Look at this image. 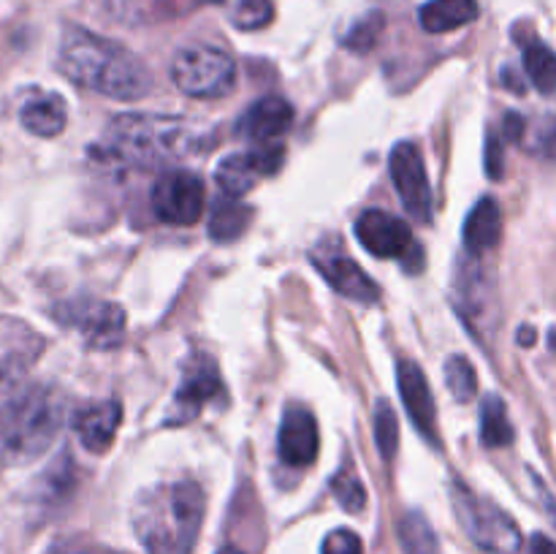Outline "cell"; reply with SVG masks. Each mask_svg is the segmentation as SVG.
I'll return each instance as SVG.
<instances>
[{"label":"cell","mask_w":556,"mask_h":554,"mask_svg":"<svg viewBox=\"0 0 556 554\" xmlns=\"http://www.w3.org/2000/svg\"><path fill=\"white\" fill-rule=\"evenodd\" d=\"M58 68L74 85L117 101H139L152 90V74L128 47L76 25L60 38Z\"/></svg>","instance_id":"6da1fadb"},{"label":"cell","mask_w":556,"mask_h":554,"mask_svg":"<svg viewBox=\"0 0 556 554\" xmlns=\"http://www.w3.org/2000/svg\"><path fill=\"white\" fill-rule=\"evenodd\" d=\"M206 498L195 481L144 489L130 508L134 532L147 554H190L199 541Z\"/></svg>","instance_id":"7a4b0ae2"},{"label":"cell","mask_w":556,"mask_h":554,"mask_svg":"<svg viewBox=\"0 0 556 554\" xmlns=\"http://www.w3.org/2000/svg\"><path fill=\"white\" fill-rule=\"evenodd\" d=\"M212 130L204 123L172 114H117L106 130V152L136 166L177 163L210 150Z\"/></svg>","instance_id":"3957f363"},{"label":"cell","mask_w":556,"mask_h":554,"mask_svg":"<svg viewBox=\"0 0 556 554\" xmlns=\"http://www.w3.org/2000/svg\"><path fill=\"white\" fill-rule=\"evenodd\" d=\"M65 400L54 386H25L0 405V462H36L60 435Z\"/></svg>","instance_id":"277c9868"},{"label":"cell","mask_w":556,"mask_h":554,"mask_svg":"<svg viewBox=\"0 0 556 554\" xmlns=\"http://www.w3.org/2000/svg\"><path fill=\"white\" fill-rule=\"evenodd\" d=\"M172 81L190 98H226L237 87V63L212 43H190L172 60Z\"/></svg>","instance_id":"5b68a950"},{"label":"cell","mask_w":556,"mask_h":554,"mask_svg":"<svg viewBox=\"0 0 556 554\" xmlns=\"http://www.w3.org/2000/svg\"><path fill=\"white\" fill-rule=\"evenodd\" d=\"M454 505L456 511H459V519L462 525H465L467 536H470L483 552L519 554L521 532L519 527H516V521L510 519L503 508L476 498V494L467 492L462 483L456 487Z\"/></svg>","instance_id":"8992f818"},{"label":"cell","mask_w":556,"mask_h":554,"mask_svg":"<svg viewBox=\"0 0 556 554\" xmlns=\"http://www.w3.org/2000/svg\"><path fill=\"white\" fill-rule=\"evenodd\" d=\"M58 320L68 329L79 331L81 340L98 351L117 348L125 340V310L114 302L103 299H71L54 310Z\"/></svg>","instance_id":"52a82bcc"},{"label":"cell","mask_w":556,"mask_h":554,"mask_svg":"<svg viewBox=\"0 0 556 554\" xmlns=\"http://www.w3.org/2000/svg\"><path fill=\"white\" fill-rule=\"evenodd\" d=\"M150 201L152 210H155V215L163 223H172V226H193L204 215L206 190L199 174L174 168V172H163L155 179Z\"/></svg>","instance_id":"ba28073f"},{"label":"cell","mask_w":556,"mask_h":554,"mask_svg":"<svg viewBox=\"0 0 556 554\" xmlns=\"http://www.w3.org/2000/svg\"><path fill=\"white\" fill-rule=\"evenodd\" d=\"M389 168L405 212H410L413 221L418 223L432 221V185L421 150L413 141H400L391 150Z\"/></svg>","instance_id":"9c48e42d"},{"label":"cell","mask_w":556,"mask_h":554,"mask_svg":"<svg viewBox=\"0 0 556 554\" xmlns=\"http://www.w3.org/2000/svg\"><path fill=\"white\" fill-rule=\"evenodd\" d=\"M223 396V380L220 369H217L215 358L206 353H195L188 358L182 369V380L172 400V413H168V424H188L201 413V407Z\"/></svg>","instance_id":"30bf717a"},{"label":"cell","mask_w":556,"mask_h":554,"mask_svg":"<svg viewBox=\"0 0 556 554\" xmlns=\"http://www.w3.org/2000/svg\"><path fill=\"white\" fill-rule=\"evenodd\" d=\"M282 158H286V147L269 141V144H258L250 152H239V155H228L217 163L215 179L220 185L223 196H231V199H242L244 193L255 188L261 177L266 174H275L282 166Z\"/></svg>","instance_id":"8fae6325"},{"label":"cell","mask_w":556,"mask_h":554,"mask_svg":"<svg viewBox=\"0 0 556 554\" xmlns=\"http://www.w3.org/2000/svg\"><path fill=\"white\" fill-rule=\"evenodd\" d=\"M309 259H313L315 269L326 277V282H329L337 293L353 299V302H364V304L378 302L380 297L378 282H375L372 277H369L367 272H364L348 253L320 242L318 248L313 250Z\"/></svg>","instance_id":"7c38bea8"},{"label":"cell","mask_w":556,"mask_h":554,"mask_svg":"<svg viewBox=\"0 0 556 554\" xmlns=\"http://www.w3.org/2000/svg\"><path fill=\"white\" fill-rule=\"evenodd\" d=\"M43 351V340L16 318L0 320V391L16 389Z\"/></svg>","instance_id":"4fadbf2b"},{"label":"cell","mask_w":556,"mask_h":554,"mask_svg":"<svg viewBox=\"0 0 556 554\" xmlns=\"http://www.w3.org/2000/svg\"><path fill=\"white\" fill-rule=\"evenodd\" d=\"M356 237L375 259H402L416 244L410 226L383 210L362 212L356 221Z\"/></svg>","instance_id":"5bb4252c"},{"label":"cell","mask_w":556,"mask_h":554,"mask_svg":"<svg viewBox=\"0 0 556 554\" xmlns=\"http://www.w3.org/2000/svg\"><path fill=\"white\" fill-rule=\"evenodd\" d=\"M320 435L318 421L307 407H288L280 424V438H277V449H280V459L288 467H307L313 465L318 456Z\"/></svg>","instance_id":"9a60e30c"},{"label":"cell","mask_w":556,"mask_h":554,"mask_svg":"<svg viewBox=\"0 0 556 554\" xmlns=\"http://www.w3.org/2000/svg\"><path fill=\"white\" fill-rule=\"evenodd\" d=\"M210 3H226V0H106V9L123 25L147 27L182 20Z\"/></svg>","instance_id":"2e32d148"},{"label":"cell","mask_w":556,"mask_h":554,"mask_svg":"<svg viewBox=\"0 0 556 554\" xmlns=\"http://www.w3.org/2000/svg\"><path fill=\"white\" fill-rule=\"evenodd\" d=\"M396 383H400V396L407 407V416L416 424L418 432L427 440H432V443H440L434 396L421 367L416 362H400V367H396Z\"/></svg>","instance_id":"e0dca14e"},{"label":"cell","mask_w":556,"mask_h":554,"mask_svg":"<svg viewBox=\"0 0 556 554\" xmlns=\"http://www.w3.org/2000/svg\"><path fill=\"white\" fill-rule=\"evenodd\" d=\"M293 123V109L286 98L266 96L250 103L237 119V134L253 144H269L277 141Z\"/></svg>","instance_id":"ac0fdd59"},{"label":"cell","mask_w":556,"mask_h":554,"mask_svg":"<svg viewBox=\"0 0 556 554\" xmlns=\"http://www.w3.org/2000/svg\"><path fill=\"white\" fill-rule=\"evenodd\" d=\"M119 421H123V407L117 400L92 402L74 416V432L90 454H103L112 449Z\"/></svg>","instance_id":"d6986e66"},{"label":"cell","mask_w":556,"mask_h":554,"mask_svg":"<svg viewBox=\"0 0 556 554\" xmlns=\"http://www.w3.org/2000/svg\"><path fill=\"white\" fill-rule=\"evenodd\" d=\"M20 123L25 130L41 139H52V136L63 134L65 123H68V109L58 92L33 90L30 96L22 101L20 106Z\"/></svg>","instance_id":"ffe728a7"},{"label":"cell","mask_w":556,"mask_h":554,"mask_svg":"<svg viewBox=\"0 0 556 554\" xmlns=\"http://www.w3.org/2000/svg\"><path fill=\"white\" fill-rule=\"evenodd\" d=\"M500 234H503V215L494 199H481L465 221V250L476 259L486 255L497 248Z\"/></svg>","instance_id":"44dd1931"},{"label":"cell","mask_w":556,"mask_h":554,"mask_svg":"<svg viewBox=\"0 0 556 554\" xmlns=\"http://www.w3.org/2000/svg\"><path fill=\"white\" fill-rule=\"evenodd\" d=\"M478 16V0H429L418 11V20L427 33H448L470 25Z\"/></svg>","instance_id":"7402d4cb"},{"label":"cell","mask_w":556,"mask_h":554,"mask_svg":"<svg viewBox=\"0 0 556 554\" xmlns=\"http://www.w3.org/2000/svg\"><path fill=\"white\" fill-rule=\"evenodd\" d=\"M250 221H253V210L248 204L231 199V196H223V199L212 204L210 237L215 242H233V239H239L248 231Z\"/></svg>","instance_id":"603a6c76"},{"label":"cell","mask_w":556,"mask_h":554,"mask_svg":"<svg viewBox=\"0 0 556 554\" xmlns=\"http://www.w3.org/2000/svg\"><path fill=\"white\" fill-rule=\"evenodd\" d=\"M481 443L489 449L514 443V424L505 411V402L494 394H489L481 405Z\"/></svg>","instance_id":"cb8c5ba5"},{"label":"cell","mask_w":556,"mask_h":554,"mask_svg":"<svg viewBox=\"0 0 556 554\" xmlns=\"http://www.w3.org/2000/svg\"><path fill=\"white\" fill-rule=\"evenodd\" d=\"M525 71L538 90L546 96L556 92V52L538 38L525 41Z\"/></svg>","instance_id":"d4e9b609"},{"label":"cell","mask_w":556,"mask_h":554,"mask_svg":"<svg viewBox=\"0 0 556 554\" xmlns=\"http://www.w3.org/2000/svg\"><path fill=\"white\" fill-rule=\"evenodd\" d=\"M400 543L405 549V554H440L438 536H434L432 525L418 511H410V514L402 516Z\"/></svg>","instance_id":"484cf974"},{"label":"cell","mask_w":556,"mask_h":554,"mask_svg":"<svg viewBox=\"0 0 556 554\" xmlns=\"http://www.w3.org/2000/svg\"><path fill=\"white\" fill-rule=\"evenodd\" d=\"M228 20L239 30H258L275 20V5L271 0H226Z\"/></svg>","instance_id":"4316f807"},{"label":"cell","mask_w":556,"mask_h":554,"mask_svg":"<svg viewBox=\"0 0 556 554\" xmlns=\"http://www.w3.org/2000/svg\"><path fill=\"white\" fill-rule=\"evenodd\" d=\"M445 386L456 402H470L478 391V375L465 356H451L445 362Z\"/></svg>","instance_id":"83f0119b"},{"label":"cell","mask_w":556,"mask_h":554,"mask_svg":"<svg viewBox=\"0 0 556 554\" xmlns=\"http://www.w3.org/2000/svg\"><path fill=\"white\" fill-rule=\"evenodd\" d=\"M375 440H378L383 459H391L400 449V421H396L394 407L386 400H380L378 407H375Z\"/></svg>","instance_id":"f1b7e54d"},{"label":"cell","mask_w":556,"mask_h":554,"mask_svg":"<svg viewBox=\"0 0 556 554\" xmlns=\"http://www.w3.org/2000/svg\"><path fill=\"white\" fill-rule=\"evenodd\" d=\"M331 492H334L337 503L348 511V514H362L367 505V489L358 481L356 473L340 470L331 478Z\"/></svg>","instance_id":"f546056e"},{"label":"cell","mask_w":556,"mask_h":554,"mask_svg":"<svg viewBox=\"0 0 556 554\" xmlns=\"http://www.w3.org/2000/svg\"><path fill=\"white\" fill-rule=\"evenodd\" d=\"M380 27H383V20H380V14L367 16V20H362L356 27H353L351 33H348L345 47L353 49V52H367V49H372L375 41H378Z\"/></svg>","instance_id":"4dcf8cb0"},{"label":"cell","mask_w":556,"mask_h":554,"mask_svg":"<svg viewBox=\"0 0 556 554\" xmlns=\"http://www.w3.org/2000/svg\"><path fill=\"white\" fill-rule=\"evenodd\" d=\"M320 554H364L362 538L356 536L353 530H331L329 536L324 538V549Z\"/></svg>","instance_id":"1f68e13d"},{"label":"cell","mask_w":556,"mask_h":554,"mask_svg":"<svg viewBox=\"0 0 556 554\" xmlns=\"http://www.w3.org/2000/svg\"><path fill=\"white\" fill-rule=\"evenodd\" d=\"M486 168L492 179L503 177V141H500L494 134L489 136L486 141Z\"/></svg>","instance_id":"d6a6232c"},{"label":"cell","mask_w":556,"mask_h":554,"mask_svg":"<svg viewBox=\"0 0 556 554\" xmlns=\"http://www.w3.org/2000/svg\"><path fill=\"white\" fill-rule=\"evenodd\" d=\"M505 139L508 141H519L521 134H525V117H519V114L510 112L508 117H505Z\"/></svg>","instance_id":"836d02e7"},{"label":"cell","mask_w":556,"mask_h":554,"mask_svg":"<svg viewBox=\"0 0 556 554\" xmlns=\"http://www.w3.org/2000/svg\"><path fill=\"white\" fill-rule=\"evenodd\" d=\"M532 554H556V543L546 536L532 538Z\"/></svg>","instance_id":"e575fe53"},{"label":"cell","mask_w":556,"mask_h":554,"mask_svg":"<svg viewBox=\"0 0 556 554\" xmlns=\"http://www.w3.org/2000/svg\"><path fill=\"white\" fill-rule=\"evenodd\" d=\"M521 345H532V340H535V331L532 329H521Z\"/></svg>","instance_id":"d590c367"},{"label":"cell","mask_w":556,"mask_h":554,"mask_svg":"<svg viewBox=\"0 0 556 554\" xmlns=\"http://www.w3.org/2000/svg\"><path fill=\"white\" fill-rule=\"evenodd\" d=\"M217 554H244V552H239V549H233V546H226V549H220Z\"/></svg>","instance_id":"8d00e7d4"},{"label":"cell","mask_w":556,"mask_h":554,"mask_svg":"<svg viewBox=\"0 0 556 554\" xmlns=\"http://www.w3.org/2000/svg\"><path fill=\"white\" fill-rule=\"evenodd\" d=\"M552 340H554V342H552V345L556 348V331H552Z\"/></svg>","instance_id":"74e56055"}]
</instances>
